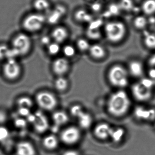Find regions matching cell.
Returning a JSON list of instances; mask_svg holds the SVG:
<instances>
[{
  "mask_svg": "<svg viewBox=\"0 0 155 155\" xmlns=\"http://www.w3.org/2000/svg\"><path fill=\"white\" fill-rule=\"evenodd\" d=\"M9 49V47L6 45H0V60L6 58Z\"/></svg>",
  "mask_w": 155,
  "mask_h": 155,
  "instance_id": "d590c367",
  "label": "cell"
},
{
  "mask_svg": "<svg viewBox=\"0 0 155 155\" xmlns=\"http://www.w3.org/2000/svg\"><path fill=\"white\" fill-rule=\"evenodd\" d=\"M16 155H36V150L34 145L29 141L19 142L15 147Z\"/></svg>",
  "mask_w": 155,
  "mask_h": 155,
  "instance_id": "4fadbf2b",
  "label": "cell"
},
{
  "mask_svg": "<svg viewBox=\"0 0 155 155\" xmlns=\"http://www.w3.org/2000/svg\"><path fill=\"white\" fill-rule=\"evenodd\" d=\"M8 129L4 127H0V142L4 141L9 136Z\"/></svg>",
  "mask_w": 155,
  "mask_h": 155,
  "instance_id": "8d00e7d4",
  "label": "cell"
},
{
  "mask_svg": "<svg viewBox=\"0 0 155 155\" xmlns=\"http://www.w3.org/2000/svg\"><path fill=\"white\" fill-rule=\"evenodd\" d=\"M81 134L80 130L74 126H71L64 129L60 135V140L67 145L76 143L80 140Z\"/></svg>",
  "mask_w": 155,
  "mask_h": 155,
  "instance_id": "ba28073f",
  "label": "cell"
},
{
  "mask_svg": "<svg viewBox=\"0 0 155 155\" xmlns=\"http://www.w3.org/2000/svg\"><path fill=\"white\" fill-rule=\"evenodd\" d=\"M131 90L134 98L140 102L147 101L152 97V89L147 87L140 81L133 84Z\"/></svg>",
  "mask_w": 155,
  "mask_h": 155,
  "instance_id": "9c48e42d",
  "label": "cell"
},
{
  "mask_svg": "<svg viewBox=\"0 0 155 155\" xmlns=\"http://www.w3.org/2000/svg\"><path fill=\"white\" fill-rule=\"evenodd\" d=\"M63 52L66 57H72L75 55L76 49L72 45H68L63 48Z\"/></svg>",
  "mask_w": 155,
  "mask_h": 155,
  "instance_id": "836d02e7",
  "label": "cell"
},
{
  "mask_svg": "<svg viewBox=\"0 0 155 155\" xmlns=\"http://www.w3.org/2000/svg\"><path fill=\"white\" fill-rule=\"evenodd\" d=\"M76 45L78 49L81 51H89L91 45L86 39L81 38L77 41Z\"/></svg>",
  "mask_w": 155,
  "mask_h": 155,
  "instance_id": "1f68e13d",
  "label": "cell"
},
{
  "mask_svg": "<svg viewBox=\"0 0 155 155\" xmlns=\"http://www.w3.org/2000/svg\"><path fill=\"white\" fill-rule=\"evenodd\" d=\"M61 50L60 44L54 41L51 42L47 46V51L48 53L52 56H54L59 53Z\"/></svg>",
  "mask_w": 155,
  "mask_h": 155,
  "instance_id": "f546056e",
  "label": "cell"
},
{
  "mask_svg": "<svg viewBox=\"0 0 155 155\" xmlns=\"http://www.w3.org/2000/svg\"><path fill=\"white\" fill-rule=\"evenodd\" d=\"M79 125L83 129L89 128L93 123V118L90 114L84 111L77 117Z\"/></svg>",
  "mask_w": 155,
  "mask_h": 155,
  "instance_id": "7402d4cb",
  "label": "cell"
},
{
  "mask_svg": "<svg viewBox=\"0 0 155 155\" xmlns=\"http://www.w3.org/2000/svg\"><path fill=\"white\" fill-rule=\"evenodd\" d=\"M35 119L33 124L34 129L38 134H43L48 130L49 121L46 117L41 112H37L35 115Z\"/></svg>",
  "mask_w": 155,
  "mask_h": 155,
  "instance_id": "7c38bea8",
  "label": "cell"
},
{
  "mask_svg": "<svg viewBox=\"0 0 155 155\" xmlns=\"http://www.w3.org/2000/svg\"><path fill=\"white\" fill-rule=\"evenodd\" d=\"M33 6L37 12L42 13L51 10V3L49 0H34Z\"/></svg>",
  "mask_w": 155,
  "mask_h": 155,
  "instance_id": "44dd1931",
  "label": "cell"
},
{
  "mask_svg": "<svg viewBox=\"0 0 155 155\" xmlns=\"http://www.w3.org/2000/svg\"><path fill=\"white\" fill-rule=\"evenodd\" d=\"M84 111V110L80 105H74L70 108V113L71 115L77 118Z\"/></svg>",
  "mask_w": 155,
  "mask_h": 155,
  "instance_id": "e575fe53",
  "label": "cell"
},
{
  "mask_svg": "<svg viewBox=\"0 0 155 155\" xmlns=\"http://www.w3.org/2000/svg\"><path fill=\"white\" fill-rule=\"evenodd\" d=\"M16 104L18 107L31 108L33 106L32 100L28 96H22L17 99Z\"/></svg>",
  "mask_w": 155,
  "mask_h": 155,
  "instance_id": "484cf974",
  "label": "cell"
},
{
  "mask_svg": "<svg viewBox=\"0 0 155 155\" xmlns=\"http://www.w3.org/2000/svg\"><path fill=\"white\" fill-rule=\"evenodd\" d=\"M52 118L55 124L58 127L66 124L69 121L68 115L63 111L55 112L52 116Z\"/></svg>",
  "mask_w": 155,
  "mask_h": 155,
  "instance_id": "d6986e66",
  "label": "cell"
},
{
  "mask_svg": "<svg viewBox=\"0 0 155 155\" xmlns=\"http://www.w3.org/2000/svg\"><path fill=\"white\" fill-rule=\"evenodd\" d=\"M135 116L140 120H147L153 119L155 116L153 109H147L143 107H137L134 112Z\"/></svg>",
  "mask_w": 155,
  "mask_h": 155,
  "instance_id": "2e32d148",
  "label": "cell"
},
{
  "mask_svg": "<svg viewBox=\"0 0 155 155\" xmlns=\"http://www.w3.org/2000/svg\"><path fill=\"white\" fill-rule=\"evenodd\" d=\"M75 17L80 22L88 21L92 19L91 15L86 11L82 9L78 10L75 13Z\"/></svg>",
  "mask_w": 155,
  "mask_h": 155,
  "instance_id": "f1b7e54d",
  "label": "cell"
},
{
  "mask_svg": "<svg viewBox=\"0 0 155 155\" xmlns=\"http://www.w3.org/2000/svg\"><path fill=\"white\" fill-rule=\"evenodd\" d=\"M148 64L151 68L155 69V54L149 58Z\"/></svg>",
  "mask_w": 155,
  "mask_h": 155,
  "instance_id": "60d3db41",
  "label": "cell"
},
{
  "mask_svg": "<svg viewBox=\"0 0 155 155\" xmlns=\"http://www.w3.org/2000/svg\"><path fill=\"white\" fill-rule=\"evenodd\" d=\"M66 12V8L64 5H58L48 12V15L46 16V22L51 25L56 24L62 20Z\"/></svg>",
  "mask_w": 155,
  "mask_h": 155,
  "instance_id": "30bf717a",
  "label": "cell"
},
{
  "mask_svg": "<svg viewBox=\"0 0 155 155\" xmlns=\"http://www.w3.org/2000/svg\"><path fill=\"white\" fill-rule=\"evenodd\" d=\"M128 71L119 64L112 66L108 73V78L110 84L116 87L123 88L128 85Z\"/></svg>",
  "mask_w": 155,
  "mask_h": 155,
  "instance_id": "3957f363",
  "label": "cell"
},
{
  "mask_svg": "<svg viewBox=\"0 0 155 155\" xmlns=\"http://www.w3.org/2000/svg\"><path fill=\"white\" fill-rule=\"evenodd\" d=\"M131 105V100L127 93L123 90H118L109 97L107 111L113 116L120 117L127 113Z\"/></svg>",
  "mask_w": 155,
  "mask_h": 155,
  "instance_id": "6da1fadb",
  "label": "cell"
},
{
  "mask_svg": "<svg viewBox=\"0 0 155 155\" xmlns=\"http://www.w3.org/2000/svg\"><path fill=\"white\" fill-rule=\"evenodd\" d=\"M51 35L54 42L60 44L67 39L69 33L64 26H57L52 30Z\"/></svg>",
  "mask_w": 155,
  "mask_h": 155,
  "instance_id": "9a60e30c",
  "label": "cell"
},
{
  "mask_svg": "<svg viewBox=\"0 0 155 155\" xmlns=\"http://www.w3.org/2000/svg\"><path fill=\"white\" fill-rule=\"evenodd\" d=\"M104 32L106 39L109 41L116 43L124 38L126 33V27L123 22L111 21L105 25Z\"/></svg>",
  "mask_w": 155,
  "mask_h": 155,
  "instance_id": "7a4b0ae2",
  "label": "cell"
},
{
  "mask_svg": "<svg viewBox=\"0 0 155 155\" xmlns=\"http://www.w3.org/2000/svg\"><path fill=\"white\" fill-rule=\"evenodd\" d=\"M51 42V38L48 36H44L41 39V43L43 45L48 46L50 44Z\"/></svg>",
  "mask_w": 155,
  "mask_h": 155,
  "instance_id": "ab89813d",
  "label": "cell"
},
{
  "mask_svg": "<svg viewBox=\"0 0 155 155\" xmlns=\"http://www.w3.org/2000/svg\"><path fill=\"white\" fill-rule=\"evenodd\" d=\"M142 12L146 15H152L155 14V0H144L141 5Z\"/></svg>",
  "mask_w": 155,
  "mask_h": 155,
  "instance_id": "603a6c76",
  "label": "cell"
},
{
  "mask_svg": "<svg viewBox=\"0 0 155 155\" xmlns=\"http://www.w3.org/2000/svg\"><path fill=\"white\" fill-rule=\"evenodd\" d=\"M2 71L5 78L10 81H14L20 77L22 69L15 59H9L4 64Z\"/></svg>",
  "mask_w": 155,
  "mask_h": 155,
  "instance_id": "52a82bcc",
  "label": "cell"
},
{
  "mask_svg": "<svg viewBox=\"0 0 155 155\" xmlns=\"http://www.w3.org/2000/svg\"><path fill=\"white\" fill-rule=\"evenodd\" d=\"M149 77L151 79H155V69L151 68L148 72Z\"/></svg>",
  "mask_w": 155,
  "mask_h": 155,
  "instance_id": "7bdbcfd3",
  "label": "cell"
},
{
  "mask_svg": "<svg viewBox=\"0 0 155 155\" xmlns=\"http://www.w3.org/2000/svg\"><path fill=\"white\" fill-rule=\"evenodd\" d=\"M109 12L111 14H113V15H117L121 10L118 4H117L111 5L109 7Z\"/></svg>",
  "mask_w": 155,
  "mask_h": 155,
  "instance_id": "74e56055",
  "label": "cell"
},
{
  "mask_svg": "<svg viewBox=\"0 0 155 155\" xmlns=\"http://www.w3.org/2000/svg\"><path fill=\"white\" fill-rule=\"evenodd\" d=\"M42 144L45 149L49 151L56 150L59 146V139L53 134H50L44 137Z\"/></svg>",
  "mask_w": 155,
  "mask_h": 155,
  "instance_id": "e0dca14e",
  "label": "cell"
},
{
  "mask_svg": "<svg viewBox=\"0 0 155 155\" xmlns=\"http://www.w3.org/2000/svg\"><path fill=\"white\" fill-rule=\"evenodd\" d=\"M133 24L134 27L137 30H143L147 26L148 21L145 16L138 15L134 18Z\"/></svg>",
  "mask_w": 155,
  "mask_h": 155,
  "instance_id": "d4e9b609",
  "label": "cell"
},
{
  "mask_svg": "<svg viewBox=\"0 0 155 155\" xmlns=\"http://www.w3.org/2000/svg\"><path fill=\"white\" fill-rule=\"evenodd\" d=\"M35 100L39 107L45 111H52L58 104L57 97L53 93L49 91L38 92L35 95Z\"/></svg>",
  "mask_w": 155,
  "mask_h": 155,
  "instance_id": "5b68a950",
  "label": "cell"
},
{
  "mask_svg": "<svg viewBox=\"0 0 155 155\" xmlns=\"http://www.w3.org/2000/svg\"><path fill=\"white\" fill-rule=\"evenodd\" d=\"M87 37L92 40H97L101 36V33L97 29L89 28L86 32Z\"/></svg>",
  "mask_w": 155,
  "mask_h": 155,
  "instance_id": "d6a6232c",
  "label": "cell"
},
{
  "mask_svg": "<svg viewBox=\"0 0 155 155\" xmlns=\"http://www.w3.org/2000/svg\"><path fill=\"white\" fill-rule=\"evenodd\" d=\"M0 155H6L5 154V153H3V152H2V151H0Z\"/></svg>",
  "mask_w": 155,
  "mask_h": 155,
  "instance_id": "ee69618b",
  "label": "cell"
},
{
  "mask_svg": "<svg viewBox=\"0 0 155 155\" xmlns=\"http://www.w3.org/2000/svg\"><path fill=\"white\" fill-rule=\"evenodd\" d=\"M70 64L68 60L65 58H58L56 59L52 64V70L55 74L63 76L69 71Z\"/></svg>",
  "mask_w": 155,
  "mask_h": 155,
  "instance_id": "8fae6325",
  "label": "cell"
},
{
  "mask_svg": "<svg viewBox=\"0 0 155 155\" xmlns=\"http://www.w3.org/2000/svg\"><path fill=\"white\" fill-rule=\"evenodd\" d=\"M18 113L22 116H28L30 114V109L25 107H18Z\"/></svg>",
  "mask_w": 155,
  "mask_h": 155,
  "instance_id": "f35d334b",
  "label": "cell"
},
{
  "mask_svg": "<svg viewBox=\"0 0 155 155\" xmlns=\"http://www.w3.org/2000/svg\"><path fill=\"white\" fill-rule=\"evenodd\" d=\"M32 45L31 38L24 33L16 35L12 41V48L17 51L19 56H24L29 53Z\"/></svg>",
  "mask_w": 155,
  "mask_h": 155,
  "instance_id": "8992f818",
  "label": "cell"
},
{
  "mask_svg": "<svg viewBox=\"0 0 155 155\" xmlns=\"http://www.w3.org/2000/svg\"><path fill=\"white\" fill-rule=\"evenodd\" d=\"M62 155H80V154L75 150H70L65 152Z\"/></svg>",
  "mask_w": 155,
  "mask_h": 155,
  "instance_id": "b9f144b4",
  "label": "cell"
},
{
  "mask_svg": "<svg viewBox=\"0 0 155 155\" xmlns=\"http://www.w3.org/2000/svg\"><path fill=\"white\" fill-rule=\"evenodd\" d=\"M118 4L121 11L124 12H131L135 8L133 0H120Z\"/></svg>",
  "mask_w": 155,
  "mask_h": 155,
  "instance_id": "4316f807",
  "label": "cell"
},
{
  "mask_svg": "<svg viewBox=\"0 0 155 155\" xmlns=\"http://www.w3.org/2000/svg\"><path fill=\"white\" fill-rule=\"evenodd\" d=\"M127 71L128 73L133 77H141L143 74V66L142 63L139 61H132L129 63Z\"/></svg>",
  "mask_w": 155,
  "mask_h": 155,
  "instance_id": "ac0fdd59",
  "label": "cell"
},
{
  "mask_svg": "<svg viewBox=\"0 0 155 155\" xmlns=\"http://www.w3.org/2000/svg\"><path fill=\"white\" fill-rule=\"evenodd\" d=\"M46 22V16L35 12L26 15L22 22L23 29L27 32L35 33L42 30Z\"/></svg>",
  "mask_w": 155,
  "mask_h": 155,
  "instance_id": "277c9868",
  "label": "cell"
},
{
  "mask_svg": "<svg viewBox=\"0 0 155 155\" xmlns=\"http://www.w3.org/2000/svg\"><path fill=\"white\" fill-rule=\"evenodd\" d=\"M68 80L63 76L58 77L54 82L55 87L58 92H64L68 88Z\"/></svg>",
  "mask_w": 155,
  "mask_h": 155,
  "instance_id": "cb8c5ba5",
  "label": "cell"
},
{
  "mask_svg": "<svg viewBox=\"0 0 155 155\" xmlns=\"http://www.w3.org/2000/svg\"><path fill=\"white\" fill-rule=\"evenodd\" d=\"M88 51L92 57L97 60L103 59L106 54L105 48L99 44L91 45Z\"/></svg>",
  "mask_w": 155,
  "mask_h": 155,
  "instance_id": "ffe728a7",
  "label": "cell"
},
{
  "mask_svg": "<svg viewBox=\"0 0 155 155\" xmlns=\"http://www.w3.org/2000/svg\"><path fill=\"white\" fill-rule=\"evenodd\" d=\"M124 134V131L122 128H114L110 138H112L113 142L118 143L121 141Z\"/></svg>",
  "mask_w": 155,
  "mask_h": 155,
  "instance_id": "4dcf8cb0",
  "label": "cell"
},
{
  "mask_svg": "<svg viewBox=\"0 0 155 155\" xmlns=\"http://www.w3.org/2000/svg\"><path fill=\"white\" fill-rule=\"evenodd\" d=\"M145 45L149 49H155V34L151 33H146L144 36Z\"/></svg>",
  "mask_w": 155,
  "mask_h": 155,
  "instance_id": "83f0119b",
  "label": "cell"
},
{
  "mask_svg": "<svg viewBox=\"0 0 155 155\" xmlns=\"http://www.w3.org/2000/svg\"><path fill=\"white\" fill-rule=\"evenodd\" d=\"M113 128L106 123H101L97 125L94 130L95 135L101 140L111 137Z\"/></svg>",
  "mask_w": 155,
  "mask_h": 155,
  "instance_id": "5bb4252c",
  "label": "cell"
}]
</instances>
